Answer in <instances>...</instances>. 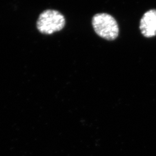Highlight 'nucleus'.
<instances>
[{
    "instance_id": "1",
    "label": "nucleus",
    "mask_w": 156,
    "mask_h": 156,
    "mask_svg": "<svg viewBox=\"0 0 156 156\" xmlns=\"http://www.w3.org/2000/svg\"><path fill=\"white\" fill-rule=\"evenodd\" d=\"M92 24L95 32L104 39L114 40L119 35V30L117 22L109 14H96L93 17Z\"/></svg>"
},
{
    "instance_id": "3",
    "label": "nucleus",
    "mask_w": 156,
    "mask_h": 156,
    "mask_svg": "<svg viewBox=\"0 0 156 156\" xmlns=\"http://www.w3.org/2000/svg\"><path fill=\"white\" fill-rule=\"evenodd\" d=\"M141 33L147 38L156 35V10L152 9L146 12L140 23Z\"/></svg>"
},
{
    "instance_id": "2",
    "label": "nucleus",
    "mask_w": 156,
    "mask_h": 156,
    "mask_svg": "<svg viewBox=\"0 0 156 156\" xmlns=\"http://www.w3.org/2000/svg\"><path fill=\"white\" fill-rule=\"evenodd\" d=\"M65 24V18L60 12L49 9L39 15L37 27L41 33L51 34L62 30Z\"/></svg>"
}]
</instances>
